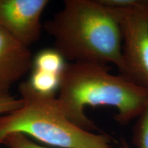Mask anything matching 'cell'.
Wrapping results in <instances>:
<instances>
[{
	"label": "cell",
	"instance_id": "277c9868",
	"mask_svg": "<svg viewBox=\"0 0 148 148\" xmlns=\"http://www.w3.org/2000/svg\"><path fill=\"white\" fill-rule=\"evenodd\" d=\"M111 8L117 15L121 33L120 74L148 89V1L130 8Z\"/></svg>",
	"mask_w": 148,
	"mask_h": 148
},
{
	"label": "cell",
	"instance_id": "9c48e42d",
	"mask_svg": "<svg viewBox=\"0 0 148 148\" xmlns=\"http://www.w3.org/2000/svg\"><path fill=\"white\" fill-rule=\"evenodd\" d=\"M135 127L134 142L138 148H148V105L138 116ZM119 148H130L123 138L119 140Z\"/></svg>",
	"mask_w": 148,
	"mask_h": 148
},
{
	"label": "cell",
	"instance_id": "7c38bea8",
	"mask_svg": "<svg viewBox=\"0 0 148 148\" xmlns=\"http://www.w3.org/2000/svg\"><path fill=\"white\" fill-rule=\"evenodd\" d=\"M101 4L113 8H125L140 5L143 1L139 0H98Z\"/></svg>",
	"mask_w": 148,
	"mask_h": 148
},
{
	"label": "cell",
	"instance_id": "8992f818",
	"mask_svg": "<svg viewBox=\"0 0 148 148\" xmlns=\"http://www.w3.org/2000/svg\"><path fill=\"white\" fill-rule=\"evenodd\" d=\"M32 66L29 48L0 25V91L9 92Z\"/></svg>",
	"mask_w": 148,
	"mask_h": 148
},
{
	"label": "cell",
	"instance_id": "5b68a950",
	"mask_svg": "<svg viewBox=\"0 0 148 148\" xmlns=\"http://www.w3.org/2000/svg\"><path fill=\"white\" fill-rule=\"evenodd\" d=\"M47 0H0V25L25 47L39 39Z\"/></svg>",
	"mask_w": 148,
	"mask_h": 148
},
{
	"label": "cell",
	"instance_id": "7a4b0ae2",
	"mask_svg": "<svg viewBox=\"0 0 148 148\" xmlns=\"http://www.w3.org/2000/svg\"><path fill=\"white\" fill-rule=\"evenodd\" d=\"M43 27L63 58L112 63L121 70L122 38L117 15L98 0H66Z\"/></svg>",
	"mask_w": 148,
	"mask_h": 148
},
{
	"label": "cell",
	"instance_id": "3957f363",
	"mask_svg": "<svg viewBox=\"0 0 148 148\" xmlns=\"http://www.w3.org/2000/svg\"><path fill=\"white\" fill-rule=\"evenodd\" d=\"M19 92L21 108L0 116V144L8 134L20 132L62 148H112L110 136L94 134L72 123L55 95L38 92L28 81L20 84Z\"/></svg>",
	"mask_w": 148,
	"mask_h": 148
},
{
	"label": "cell",
	"instance_id": "8fae6325",
	"mask_svg": "<svg viewBox=\"0 0 148 148\" xmlns=\"http://www.w3.org/2000/svg\"><path fill=\"white\" fill-rule=\"evenodd\" d=\"M22 105L21 98H16L9 92L0 91V116L21 108Z\"/></svg>",
	"mask_w": 148,
	"mask_h": 148
},
{
	"label": "cell",
	"instance_id": "30bf717a",
	"mask_svg": "<svg viewBox=\"0 0 148 148\" xmlns=\"http://www.w3.org/2000/svg\"><path fill=\"white\" fill-rule=\"evenodd\" d=\"M1 144H4L8 148H48L35 143L26 135L20 132L8 134L3 138Z\"/></svg>",
	"mask_w": 148,
	"mask_h": 148
},
{
	"label": "cell",
	"instance_id": "ba28073f",
	"mask_svg": "<svg viewBox=\"0 0 148 148\" xmlns=\"http://www.w3.org/2000/svg\"><path fill=\"white\" fill-rule=\"evenodd\" d=\"M60 75L34 69L29 82L35 90L46 95H55L58 90Z\"/></svg>",
	"mask_w": 148,
	"mask_h": 148
},
{
	"label": "cell",
	"instance_id": "52a82bcc",
	"mask_svg": "<svg viewBox=\"0 0 148 148\" xmlns=\"http://www.w3.org/2000/svg\"><path fill=\"white\" fill-rule=\"evenodd\" d=\"M34 69L61 75L65 64L63 57L55 49H46L38 53L34 60Z\"/></svg>",
	"mask_w": 148,
	"mask_h": 148
},
{
	"label": "cell",
	"instance_id": "6da1fadb",
	"mask_svg": "<svg viewBox=\"0 0 148 148\" xmlns=\"http://www.w3.org/2000/svg\"><path fill=\"white\" fill-rule=\"evenodd\" d=\"M57 97L66 117L85 130L96 128L85 114L86 106H106L117 110L115 120L127 124L148 105V89L125 76L113 75L107 64L75 62L65 64Z\"/></svg>",
	"mask_w": 148,
	"mask_h": 148
}]
</instances>
